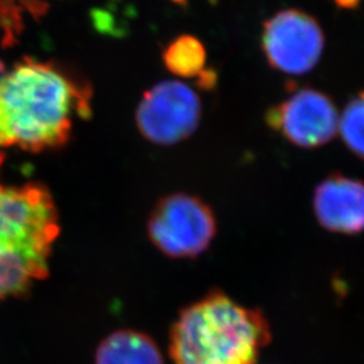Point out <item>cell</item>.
I'll return each instance as SVG.
<instances>
[{"mask_svg":"<svg viewBox=\"0 0 364 364\" xmlns=\"http://www.w3.org/2000/svg\"><path fill=\"white\" fill-rule=\"evenodd\" d=\"M313 212L329 232L358 235L364 231V181L331 174L313 193Z\"/></svg>","mask_w":364,"mask_h":364,"instance_id":"cell-8","label":"cell"},{"mask_svg":"<svg viewBox=\"0 0 364 364\" xmlns=\"http://www.w3.org/2000/svg\"><path fill=\"white\" fill-rule=\"evenodd\" d=\"M58 234V212L48 188L0 182V301L26 294L49 275Z\"/></svg>","mask_w":364,"mask_h":364,"instance_id":"cell-3","label":"cell"},{"mask_svg":"<svg viewBox=\"0 0 364 364\" xmlns=\"http://www.w3.org/2000/svg\"><path fill=\"white\" fill-rule=\"evenodd\" d=\"M91 90L52 63L25 57L0 77V147H61L75 117H88Z\"/></svg>","mask_w":364,"mask_h":364,"instance_id":"cell-1","label":"cell"},{"mask_svg":"<svg viewBox=\"0 0 364 364\" xmlns=\"http://www.w3.org/2000/svg\"><path fill=\"white\" fill-rule=\"evenodd\" d=\"M48 11L46 0H0V45L15 46L26 28L27 21L38 22Z\"/></svg>","mask_w":364,"mask_h":364,"instance_id":"cell-10","label":"cell"},{"mask_svg":"<svg viewBox=\"0 0 364 364\" xmlns=\"http://www.w3.org/2000/svg\"><path fill=\"white\" fill-rule=\"evenodd\" d=\"M262 50L274 70L290 76L312 72L326 48V36L312 15L297 9L274 14L263 23Z\"/></svg>","mask_w":364,"mask_h":364,"instance_id":"cell-6","label":"cell"},{"mask_svg":"<svg viewBox=\"0 0 364 364\" xmlns=\"http://www.w3.org/2000/svg\"><path fill=\"white\" fill-rule=\"evenodd\" d=\"M270 341L259 309L215 289L178 314L170 331V358L174 364H255Z\"/></svg>","mask_w":364,"mask_h":364,"instance_id":"cell-2","label":"cell"},{"mask_svg":"<svg viewBox=\"0 0 364 364\" xmlns=\"http://www.w3.org/2000/svg\"><path fill=\"white\" fill-rule=\"evenodd\" d=\"M201 99L178 80H165L146 92L136 108V126L158 146H173L195 134L201 120Z\"/></svg>","mask_w":364,"mask_h":364,"instance_id":"cell-5","label":"cell"},{"mask_svg":"<svg viewBox=\"0 0 364 364\" xmlns=\"http://www.w3.org/2000/svg\"><path fill=\"white\" fill-rule=\"evenodd\" d=\"M162 60L168 70L178 77H198L205 70L207 50L200 39L186 34L170 42Z\"/></svg>","mask_w":364,"mask_h":364,"instance_id":"cell-11","label":"cell"},{"mask_svg":"<svg viewBox=\"0 0 364 364\" xmlns=\"http://www.w3.org/2000/svg\"><path fill=\"white\" fill-rule=\"evenodd\" d=\"M338 129L347 149L364 161V90L346 105Z\"/></svg>","mask_w":364,"mask_h":364,"instance_id":"cell-12","label":"cell"},{"mask_svg":"<svg viewBox=\"0 0 364 364\" xmlns=\"http://www.w3.org/2000/svg\"><path fill=\"white\" fill-rule=\"evenodd\" d=\"M6 72V69H4V64L0 61V77L3 76V73Z\"/></svg>","mask_w":364,"mask_h":364,"instance_id":"cell-14","label":"cell"},{"mask_svg":"<svg viewBox=\"0 0 364 364\" xmlns=\"http://www.w3.org/2000/svg\"><path fill=\"white\" fill-rule=\"evenodd\" d=\"M269 129L302 149H317L336 136L338 112L335 102L324 92L301 88L267 109Z\"/></svg>","mask_w":364,"mask_h":364,"instance_id":"cell-7","label":"cell"},{"mask_svg":"<svg viewBox=\"0 0 364 364\" xmlns=\"http://www.w3.org/2000/svg\"><path fill=\"white\" fill-rule=\"evenodd\" d=\"M338 3V7H346V9H352L359 4L360 0H335Z\"/></svg>","mask_w":364,"mask_h":364,"instance_id":"cell-13","label":"cell"},{"mask_svg":"<svg viewBox=\"0 0 364 364\" xmlns=\"http://www.w3.org/2000/svg\"><path fill=\"white\" fill-rule=\"evenodd\" d=\"M149 237L170 258H196L218 232L213 209L200 197L173 193L159 200L147 224Z\"/></svg>","mask_w":364,"mask_h":364,"instance_id":"cell-4","label":"cell"},{"mask_svg":"<svg viewBox=\"0 0 364 364\" xmlns=\"http://www.w3.org/2000/svg\"><path fill=\"white\" fill-rule=\"evenodd\" d=\"M95 364H165L156 341L146 333L120 329L99 344Z\"/></svg>","mask_w":364,"mask_h":364,"instance_id":"cell-9","label":"cell"}]
</instances>
